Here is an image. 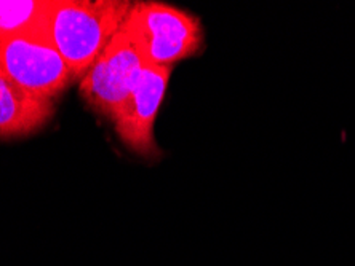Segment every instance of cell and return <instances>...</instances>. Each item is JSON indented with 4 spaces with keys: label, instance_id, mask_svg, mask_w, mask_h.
Wrapping results in <instances>:
<instances>
[{
    "label": "cell",
    "instance_id": "6da1fadb",
    "mask_svg": "<svg viewBox=\"0 0 355 266\" xmlns=\"http://www.w3.org/2000/svg\"><path fill=\"white\" fill-rule=\"evenodd\" d=\"M132 5L127 0H50L46 35L76 78H83L119 32Z\"/></svg>",
    "mask_w": 355,
    "mask_h": 266
},
{
    "label": "cell",
    "instance_id": "7a4b0ae2",
    "mask_svg": "<svg viewBox=\"0 0 355 266\" xmlns=\"http://www.w3.org/2000/svg\"><path fill=\"white\" fill-rule=\"evenodd\" d=\"M146 66L173 67L203 46L200 19L160 2H135L122 24Z\"/></svg>",
    "mask_w": 355,
    "mask_h": 266
},
{
    "label": "cell",
    "instance_id": "3957f363",
    "mask_svg": "<svg viewBox=\"0 0 355 266\" xmlns=\"http://www.w3.org/2000/svg\"><path fill=\"white\" fill-rule=\"evenodd\" d=\"M0 69L21 90L50 101L76 80L69 64L46 35V29L0 41Z\"/></svg>",
    "mask_w": 355,
    "mask_h": 266
},
{
    "label": "cell",
    "instance_id": "277c9868",
    "mask_svg": "<svg viewBox=\"0 0 355 266\" xmlns=\"http://www.w3.org/2000/svg\"><path fill=\"white\" fill-rule=\"evenodd\" d=\"M144 61L120 28L83 75L79 91L93 111L112 120L117 108L137 86Z\"/></svg>",
    "mask_w": 355,
    "mask_h": 266
},
{
    "label": "cell",
    "instance_id": "5b68a950",
    "mask_svg": "<svg viewBox=\"0 0 355 266\" xmlns=\"http://www.w3.org/2000/svg\"><path fill=\"white\" fill-rule=\"evenodd\" d=\"M173 67L146 66L137 86L112 117L120 140L144 158L160 155L154 139V123L165 97Z\"/></svg>",
    "mask_w": 355,
    "mask_h": 266
},
{
    "label": "cell",
    "instance_id": "8992f818",
    "mask_svg": "<svg viewBox=\"0 0 355 266\" xmlns=\"http://www.w3.org/2000/svg\"><path fill=\"white\" fill-rule=\"evenodd\" d=\"M53 111V101L21 90L0 69V139L21 137L37 131L51 118Z\"/></svg>",
    "mask_w": 355,
    "mask_h": 266
},
{
    "label": "cell",
    "instance_id": "52a82bcc",
    "mask_svg": "<svg viewBox=\"0 0 355 266\" xmlns=\"http://www.w3.org/2000/svg\"><path fill=\"white\" fill-rule=\"evenodd\" d=\"M50 0H0V41L46 29Z\"/></svg>",
    "mask_w": 355,
    "mask_h": 266
}]
</instances>
